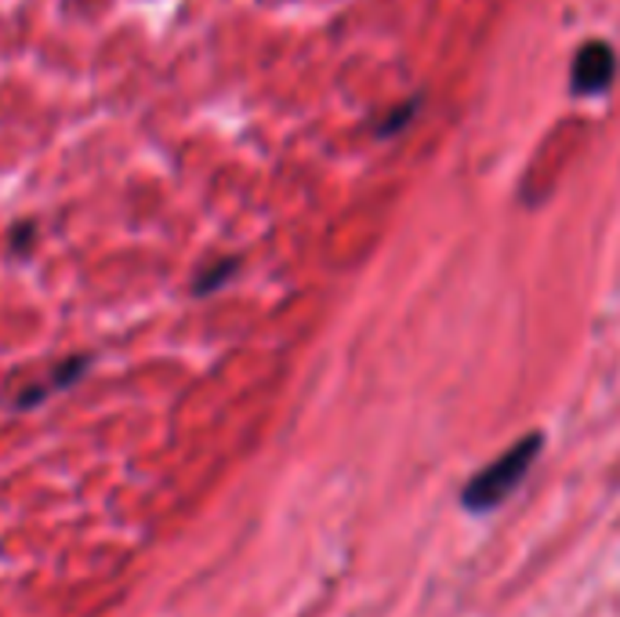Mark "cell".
Listing matches in <instances>:
<instances>
[{
  "label": "cell",
  "mask_w": 620,
  "mask_h": 617,
  "mask_svg": "<svg viewBox=\"0 0 620 617\" xmlns=\"http://www.w3.org/2000/svg\"><path fill=\"white\" fill-rule=\"evenodd\" d=\"M33 229L37 225L26 222V225H15V236H11V244H15V251H22V247H30L33 244Z\"/></svg>",
  "instance_id": "5"
},
{
  "label": "cell",
  "mask_w": 620,
  "mask_h": 617,
  "mask_svg": "<svg viewBox=\"0 0 620 617\" xmlns=\"http://www.w3.org/2000/svg\"><path fill=\"white\" fill-rule=\"evenodd\" d=\"M83 371H88V360H80V356H77V360H66V363L58 367V371L52 374V382L44 385V393H52V389H66V385H74Z\"/></svg>",
  "instance_id": "3"
},
{
  "label": "cell",
  "mask_w": 620,
  "mask_h": 617,
  "mask_svg": "<svg viewBox=\"0 0 620 617\" xmlns=\"http://www.w3.org/2000/svg\"><path fill=\"white\" fill-rule=\"evenodd\" d=\"M236 266H240V262H236V258H229V262H218V266H214V269L207 272V277H200V280H196V294H211L222 280H229V277H233Z\"/></svg>",
  "instance_id": "4"
},
{
  "label": "cell",
  "mask_w": 620,
  "mask_h": 617,
  "mask_svg": "<svg viewBox=\"0 0 620 617\" xmlns=\"http://www.w3.org/2000/svg\"><path fill=\"white\" fill-rule=\"evenodd\" d=\"M617 80V52L606 41H588L574 55V66H570V91L577 99H591V94L610 91Z\"/></svg>",
  "instance_id": "2"
},
{
  "label": "cell",
  "mask_w": 620,
  "mask_h": 617,
  "mask_svg": "<svg viewBox=\"0 0 620 617\" xmlns=\"http://www.w3.org/2000/svg\"><path fill=\"white\" fill-rule=\"evenodd\" d=\"M538 450H541V436H522L516 447H508L505 455L494 458L480 476H472L469 486H464V505L475 508V513H491L494 505H500L505 497L516 491L522 483V476L530 472V465L538 461Z\"/></svg>",
  "instance_id": "1"
}]
</instances>
